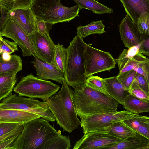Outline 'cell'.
Wrapping results in <instances>:
<instances>
[{"instance_id":"obj_1","label":"cell","mask_w":149,"mask_h":149,"mask_svg":"<svg viewBox=\"0 0 149 149\" xmlns=\"http://www.w3.org/2000/svg\"><path fill=\"white\" fill-rule=\"evenodd\" d=\"M23 125L22 131L11 149H69L71 147L69 136L61 134L43 118Z\"/></svg>"},{"instance_id":"obj_2","label":"cell","mask_w":149,"mask_h":149,"mask_svg":"<svg viewBox=\"0 0 149 149\" xmlns=\"http://www.w3.org/2000/svg\"><path fill=\"white\" fill-rule=\"evenodd\" d=\"M74 89L73 101L80 119L117 111L119 103L109 95L90 87L85 82Z\"/></svg>"},{"instance_id":"obj_3","label":"cell","mask_w":149,"mask_h":149,"mask_svg":"<svg viewBox=\"0 0 149 149\" xmlns=\"http://www.w3.org/2000/svg\"><path fill=\"white\" fill-rule=\"evenodd\" d=\"M74 92L65 80L61 90L47 101L57 124L63 131L71 133L81 125L73 101Z\"/></svg>"},{"instance_id":"obj_4","label":"cell","mask_w":149,"mask_h":149,"mask_svg":"<svg viewBox=\"0 0 149 149\" xmlns=\"http://www.w3.org/2000/svg\"><path fill=\"white\" fill-rule=\"evenodd\" d=\"M86 43L83 38L77 35L67 48V58L64 75L68 86L74 88L86 82L84 51Z\"/></svg>"},{"instance_id":"obj_5","label":"cell","mask_w":149,"mask_h":149,"mask_svg":"<svg viewBox=\"0 0 149 149\" xmlns=\"http://www.w3.org/2000/svg\"><path fill=\"white\" fill-rule=\"evenodd\" d=\"M31 8L36 17L53 25L79 17V13L82 9L78 4L65 6L60 0H35Z\"/></svg>"},{"instance_id":"obj_6","label":"cell","mask_w":149,"mask_h":149,"mask_svg":"<svg viewBox=\"0 0 149 149\" xmlns=\"http://www.w3.org/2000/svg\"><path fill=\"white\" fill-rule=\"evenodd\" d=\"M60 86L51 81L40 79L32 74L22 77L13 89L19 95L40 98L47 102L58 91Z\"/></svg>"},{"instance_id":"obj_7","label":"cell","mask_w":149,"mask_h":149,"mask_svg":"<svg viewBox=\"0 0 149 149\" xmlns=\"http://www.w3.org/2000/svg\"><path fill=\"white\" fill-rule=\"evenodd\" d=\"M0 108L26 111L38 115L49 122L56 121L47 102L26 98L16 94H12L1 100Z\"/></svg>"},{"instance_id":"obj_8","label":"cell","mask_w":149,"mask_h":149,"mask_svg":"<svg viewBox=\"0 0 149 149\" xmlns=\"http://www.w3.org/2000/svg\"><path fill=\"white\" fill-rule=\"evenodd\" d=\"M127 110L98 114L81 119L83 132L95 131H105V129L114 123L143 116Z\"/></svg>"},{"instance_id":"obj_9","label":"cell","mask_w":149,"mask_h":149,"mask_svg":"<svg viewBox=\"0 0 149 149\" xmlns=\"http://www.w3.org/2000/svg\"><path fill=\"white\" fill-rule=\"evenodd\" d=\"M84 56L87 77L100 72L110 71L115 68V59L109 52L98 49L86 44Z\"/></svg>"},{"instance_id":"obj_10","label":"cell","mask_w":149,"mask_h":149,"mask_svg":"<svg viewBox=\"0 0 149 149\" xmlns=\"http://www.w3.org/2000/svg\"><path fill=\"white\" fill-rule=\"evenodd\" d=\"M4 16L0 22V34L15 42L21 49L23 56H34L35 52L30 35L12 19Z\"/></svg>"},{"instance_id":"obj_11","label":"cell","mask_w":149,"mask_h":149,"mask_svg":"<svg viewBox=\"0 0 149 149\" xmlns=\"http://www.w3.org/2000/svg\"><path fill=\"white\" fill-rule=\"evenodd\" d=\"M124 140L113 136L107 132L95 131L84 134L76 141L73 149H106Z\"/></svg>"},{"instance_id":"obj_12","label":"cell","mask_w":149,"mask_h":149,"mask_svg":"<svg viewBox=\"0 0 149 149\" xmlns=\"http://www.w3.org/2000/svg\"><path fill=\"white\" fill-rule=\"evenodd\" d=\"M29 35L35 52L34 57L53 64L55 45L49 34L42 35L36 31Z\"/></svg>"},{"instance_id":"obj_13","label":"cell","mask_w":149,"mask_h":149,"mask_svg":"<svg viewBox=\"0 0 149 149\" xmlns=\"http://www.w3.org/2000/svg\"><path fill=\"white\" fill-rule=\"evenodd\" d=\"M6 16L13 20L29 35L37 31L36 17L31 7L15 10Z\"/></svg>"},{"instance_id":"obj_14","label":"cell","mask_w":149,"mask_h":149,"mask_svg":"<svg viewBox=\"0 0 149 149\" xmlns=\"http://www.w3.org/2000/svg\"><path fill=\"white\" fill-rule=\"evenodd\" d=\"M119 31L124 45L128 49L140 44L141 34L127 14L119 25Z\"/></svg>"},{"instance_id":"obj_15","label":"cell","mask_w":149,"mask_h":149,"mask_svg":"<svg viewBox=\"0 0 149 149\" xmlns=\"http://www.w3.org/2000/svg\"><path fill=\"white\" fill-rule=\"evenodd\" d=\"M33 64L36 72L37 77L41 79L54 81L62 84L65 80L63 74L54 65L42 61L34 57Z\"/></svg>"},{"instance_id":"obj_16","label":"cell","mask_w":149,"mask_h":149,"mask_svg":"<svg viewBox=\"0 0 149 149\" xmlns=\"http://www.w3.org/2000/svg\"><path fill=\"white\" fill-rule=\"evenodd\" d=\"M146 58L139 52L134 55L129 49H124L118 58L115 59L119 68L118 74L134 69L139 64L145 62Z\"/></svg>"},{"instance_id":"obj_17","label":"cell","mask_w":149,"mask_h":149,"mask_svg":"<svg viewBox=\"0 0 149 149\" xmlns=\"http://www.w3.org/2000/svg\"><path fill=\"white\" fill-rule=\"evenodd\" d=\"M39 118L41 117L38 115L26 111L0 108V123H13L23 125Z\"/></svg>"},{"instance_id":"obj_18","label":"cell","mask_w":149,"mask_h":149,"mask_svg":"<svg viewBox=\"0 0 149 149\" xmlns=\"http://www.w3.org/2000/svg\"><path fill=\"white\" fill-rule=\"evenodd\" d=\"M108 93L123 105L129 94L128 90L119 81L116 76L103 78Z\"/></svg>"},{"instance_id":"obj_19","label":"cell","mask_w":149,"mask_h":149,"mask_svg":"<svg viewBox=\"0 0 149 149\" xmlns=\"http://www.w3.org/2000/svg\"><path fill=\"white\" fill-rule=\"evenodd\" d=\"M132 21L136 24L141 14L149 13V0H120Z\"/></svg>"},{"instance_id":"obj_20","label":"cell","mask_w":149,"mask_h":149,"mask_svg":"<svg viewBox=\"0 0 149 149\" xmlns=\"http://www.w3.org/2000/svg\"><path fill=\"white\" fill-rule=\"evenodd\" d=\"M106 149H149V140L137 133L127 139L107 148Z\"/></svg>"},{"instance_id":"obj_21","label":"cell","mask_w":149,"mask_h":149,"mask_svg":"<svg viewBox=\"0 0 149 149\" xmlns=\"http://www.w3.org/2000/svg\"><path fill=\"white\" fill-rule=\"evenodd\" d=\"M123 107L128 111L139 114L149 112V101L129 94L123 104Z\"/></svg>"},{"instance_id":"obj_22","label":"cell","mask_w":149,"mask_h":149,"mask_svg":"<svg viewBox=\"0 0 149 149\" xmlns=\"http://www.w3.org/2000/svg\"><path fill=\"white\" fill-rule=\"evenodd\" d=\"M17 74L7 72L0 74V100L11 95L17 80Z\"/></svg>"},{"instance_id":"obj_23","label":"cell","mask_w":149,"mask_h":149,"mask_svg":"<svg viewBox=\"0 0 149 149\" xmlns=\"http://www.w3.org/2000/svg\"><path fill=\"white\" fill-rule=\"evenodd\" d=\"M104 132L123 140L136 135L137 133L127 126L123 121L115 123L105 129Z\"/></svg>"},{"instance_id":"obj_24","label":"cell","mask_w":149,"mask_h":149,"mask_svg":"<svg viewBox=\"0 0 149 149\" xmlns=\"http://www.w3.org/2000/svg\"><path fill=\"white\" fill-rule=\"evenodd\" d=\"M73 0L82 9L91 10L95 14H110L113 12L112 8L101 4L95 0Z\"/></svg>"},{"instance_id":"obj_25","label":"cell","mask_w":149,"mask_h":149,"mask_svg":"<svg viewBox=\"0 0 149 149\" xmlns=\"http://www.w3.org/2000/svg\"><path fill=\"white\" fill-rule=\"evenodd\" d=\"M24 128L23 125L13 123H0V142L19 135Z\"/></svg>"},{"instance_id":"obj_26","label":"cell","mask_w":149,"mask_h":149,"mask_svg":"<svg viewBox=\"0 0 149 149\" xmlns=\"http://www.w3.org/2000/svg\"><path fill=\"white\" fill-rule=\"evenodd\" d=\"M22 69V60L19 55L12 54L11 59L8 61L0 58V74L7 72L17 74Z\"/></svg>"},{"instance_id":"obj_27","label":"cell","mask_w":149,"mask_h":149,"mask_svg":"<svg viewBox=\"0 0 149 149\" xmlns=\"http://www.w3.org/2000/svg\"><path fill=\"white\" fill-rule=\"evenodd\" d=\"M35 0H0L1 13L6 15L15 10L31 7Z\"/></svg>"},{"instance_id":"obj_28","label":"cell","mask_w":149,"mask_h":149,"mask_svg":"<svg viewBox=\"0 0 149 149\" xmlns=\"http://www.w3.org/2000/svg\"><path fill=\"white\" fill-rule=\"evenodd\" d=\"M105 27L101 20L92 21L87 25L78 26L76 33L82 38L93 34H101L105 32Z\"/></svg>"},{"instance_id":"obj_29","label":"cell","mask_w":149,"mask_h":149,"mask_svg":"<svg viewBox=\"0 0 149 149\" xmlns=\"http://www.w3.org/2000/svg\"><path fill=\"white\" fill-rule=\"evenodd\" d=\"M67 58V49L62 44L55 45V52L53 64L64 74Z\"/></svg>"},{"instance_id":"obj_30","label":"cell","mask_w":149,"mask_h":149,"mask_svg":"<svg viewBox=\"0 0 149 149\" xmlns=\"http://www.w3.org/2000/svg\"><path fill=\"white\" fill-rule=\"evenodd\" d=\"M85 83L90 87L109 95L106 91L103 78L92 75L87 78Z\"/></svg>"},{"instance_id":"obj_31","label":"cell","mask_w":149,"mask_h":149,"mask_svg":"<svg viewBox=\"0 0 149 149\" xmlns=\"http://www.w3.org/2000/svg\"><path fill=\"white\" fill-rule=\"evenodd\" d=\"M137 72L134 69L118 74L117 77L123 85L128 90L134 81Z\"/></svg>"},{"instance_id":"obj_32","label":"cell","mask_w":149,"mask_h":149,"mask_svg":"<svg viewBox=\"0 0 149 149\" xmlns=\"http://www.w3.org/2000/svg\"><path fill=\"white\" fill-rule=\"evenodd\" d=\"M135 24L141 34H149V13H142Z\"/></svg>"},{"instance_id":"obj_33","label":"cell","mask_w":149,"mask_h":149,"mask_svg":"<svg viewBox=\"0 0 149 149\" xmlns=\"http://www.w3.org/2000/svg\"><path fill=\"white\" fill-rule=\"evenodd\" d=\"M17 44L14 41H10L3 38L0 34V54L7 52L11 54L18 51Z\"/></svg>"},{"instance_id":"obj_34","label":"cell","mask_w":149,"mask_h":149,"mask_svg":"<svg viewBox=\"0 0 149 149\" xmlns=\"http://www.w3.org/2000/svg\"><path fill=\"white\" fill-rule=\"evenodd\" d=\"M129 94L137 98L149 101V96L134 80L128 90Z\"/></svg>"},{"instance_id":"obj_35","label":"cell","mask_w":149,"mask_h":149,"mask_svg":"<svg viewBox=\"0 0 149 149\" xmlns=\"http://www.w3.org/2000/svg\"><path fill=\"white\" fill-rule=\"evenodd\" d=\"M124 123L136 132L139 127L143 124L149 123V117H142L131 119L123 121Z\"/></svg>"},{"instance_id":"obj_36","label":"cell","mask_w":149,"mask_h":149,"mask_svg":"<svg viewBox=\"0 0 149 149\" xmlns=\"http://www.w3.org/2000/svg\"><path fill=\"white\" fill-rule=\"evenodd\" d=\"M36 19L37 31L42 35L49 34L53 24L37 17H36Z\"/></svg>"},{"instance_id":"obj_37","label":"cell","mask_w":149,"mask_h":149,"mask_svg":"<svg viewBox=\"0 0 149 149\" xmlns=\"http://www.w3.org/2000/svg\"><path fill=\"white\" fill-rule=\"evenodd\" d=\"M141 42L138 45L139 52L149 56V34H141Z\"/></svg>"},{"instance_id":"obj_38","label":"cell","mask_w":149,"mask_h":149,"mask_svg":"<svg viewBox=\"0 0 149 149\" xmlns=\"http://www.w3.org/2000/svg\"><path fill=\"white\" fill-rule=\"evenodd\" d=\"M134 70L144 76L149 83V58H147L145 62L139 64Z\"/></svg>"},{"instance_id":"obj_39","label":"cell","mask_w":149,"mask_h":149,"mask_svg":"<svg viewBox=\"0 0 149 149\" xmlns=\"http://www.w3.org/2000/svg\"><path fill=\"white\" fill-rule=\"evenodd\" d=\"M135 80L140 87L149 96V83L145 77L137 73Z\"/></svg>"},{"instance_id":"obj_40","label":"cell","mask_w":149,"mask_h":149,"mask_svg":"<svg viewBox=\"0 0 149 149\" xmlns=\"http://www.w3.org/2000/svg\"><path fill=\"white\" fill-rule=\"evenodd\" d=\"M19 135H16L0 142V149H11L13 143Z\"/></svg>"},{"instance_id":"obj_41","label":"cell","mask_w":149,"mask_h":149,"mask_svg":"<svg viewBox=\"0 0 149 149\" xmlns=\"http://www.w3.org/2000/svg\"><path fill=\"white\" fill-rule=\"evenodd\" d=\"M136 132L149 140V123H146L139 126Z\"/></svg>"},{"instance_id":"obj_42","label":"cell","mask_w":149,"mask_h":149,"mask_svg":"<svg viewBox=\"0 0 149 149\" xmlns=\"http://www.w3.org/2000/svg\"><path fill=\"white\" fill-rule=\"evenodd\" d=\"M0 54V58L4 61H9L11 58V55L8 53L4 52Z\"/></svg>"},{"instance_id":"obj_43","label":"cell","mask_w":149,"mask_h":149,"mask_svg":"<svg viewBox=\"0 0 149 149\" xmlns=\"http://www.w3.org/2000/svg\"><path fill=\"white\" fill-rule=\"evenodd\" d=\"M96 0V1H98L100 0Z\"/></svg>"}]
</instances>
